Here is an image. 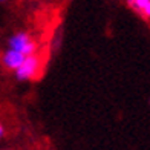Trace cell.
Wrapping results in <instances>:
<instances>
[{"instance_id": "8992f818", "label": "cell", "mask_w": 150, "mask_h": 150, "mask_svg": "<svg viewBox=\"0 0 150 150\" xmlns=\"http://www.w3.org/2000/svg\"><path fill=\"white\" fill-rule=\"evenodd\" d=\"M3 135H5V127H3L2 122H0V139L3 138Z\"/></svg>"}, {"instance_id": "3957f363", "label": "cell", "mask_w": 150, "mask_h": 150, "mask_svg": "<svg viewBox=\"0 0 150 150\" xmlns=\"http://www.w3.org/2000/svg\"><path fill=\"white\" fill-rule=\"evenodd\" d=\"M23 60H25V55H22V54H18V52L12 51V49H8L2 57V63H3V66L6 67V69L16 72L20 67V64L23 63Z\"/></svg>"}, {"instance_id": "52a82bcc", "label": "cell", "mask_w": 150, "mask_h": 150, "mask_svg": "<svg viewBox=\"0 0 150 150\" xmlns=\"http://www.w3.org/2000/svg\"><path fill=\"white\" fill-rule=\"evenodd\" d=\"M0 2H6V0H0Z\"/></svg>"}, {"instance_id": "6da1fadb", "label": "cell", "mask_w": 150, "mask_h": 150, "mask_svg": "<svg viewBox=\"0 0 150 150\" xmlns=\"http://www.w3.org/2000/svg\"><path fill=\"white\" fill-rule=\"evenodd\" d=\"M9 49L16 51L22 55L28 57L34 55L37 51V43L34 42V38L26 32H17L9 38Z\"/></svg>"}, {"instance_id": "5b68a950", "label": "cell", "mask_w": 150, "mask_h": 150, "mask_svg": "<svg viewBox=\"0 0 150 150\" xmlns=\"http://www.w3.org/2000/svg\"><path fill=\"white\" fill-rule=\"evenodd\" d=\"M141 14L144 16L146 18H150V2H149V3L144 6V8L141 9Z\"/></svg>"}, {"instance_id": "7a4b0ae2", "label": "cell", "mask_w": 150, "mask_h": 150, "mask_svg": "<svg viewBox=\"0 0 150 150\" xmlns=\"http://www.w3.org/2000/svg\"><path fill=\"white\" fill-rule=\"evenodd\" d=\"M40 69H42V60H40L38 55L34 54V55L25 57L23 63L16 71V75L20 81H28V80L35 78L40 72Z\"/></svg>"}, {"instance_id": "277c9868", "label": "cell", "mask_w": 150, "mask_h": 150, "mask_svg": "<svg viewBox=\"0 0 150 150\" xmlns=\"http://www.w3.org/2000/svg\"><path fill=\"white\" fill-rule=\"evenodd\" d=\"M127 2H129V5H130L132 8H135L136 11L141 12V9L144 8V6L150 2V0H127Z\"/></svg>"}]
</instances>
